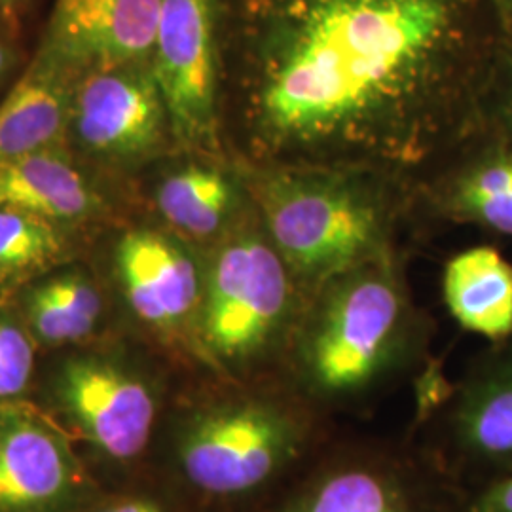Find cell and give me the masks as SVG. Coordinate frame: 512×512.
<instances>
[{
  "instance_id": "1",
  "label": "cell",
  "mask_w": 512,
  "mask_h": 512,
  "mask_svg": "<svg viewBox=\"0 0 512 512\" xmlns=\"http://www.w3.org/2000/svg\"><path fill=\"white\" fill-rule=\"evenodd\" d=\"M243 167H340L418 194L484 131L471 0H238Z\"/></svg>"
},
{
  "instance_id": "2",
  "label": "cell",
  "mask_w": 512,
  "mask_h": 512,
  "mask_svg": "<svg viewBox=\"0 0 512 512\" xmlns=\"http://www.w3.org/2000/svg\"><path fill=\"white\" fill-rule=\"evenodd\" d=\"M256 215L310 296L330 277L395 255L399 220L418 192L340 167H243Z\"/></svg>"
},
{
  "instance_id": "3",
  "label": "cell",
  "mask_w": 512,
  "mask_h": 512,
  "mask_svg": "<svg viewBox=\"0 0 512 512\" xmlns=\"http://www.w3.org/2000/svg\"><path fill=\"white\" fill-rule=\"evenodd\" d=\"M414 311L397 255L334 275L308 296L287 349L306 391L351 399L403 359Z\"/></svg>"
},
{
  "instance_id": "4",
  "label": "cell",
  "mask_w": 512,
  "mask_h": 512,
  "mask_svg": "<svg viewBox=\"0 0 512 512\" xmlns=\"http://www.w3.org/2000/svg\"><path fill=\"white\" fill-rule=\"evenodd\" d=\"M308 294L275 249L255 207L234 226L203 274L198 329L228 365H255L287 349Z\"/></svg>"
},
{
  "instance_id": "5",
  "label": "cell",
  "mask_w": 512,
  "mask_h": 512,
  "mask_svg": "<svg viewBox=\"0 0 512 512\" xmlns=\"http://www.w3.org/2000/svg\"><path fill=\"white\" fill-rule=\"evenodd\" d=\"M150 69L175 147L215 158L222 150L219 0H164Z\"/></svg>"
},
{
  "instance_id": "6",
  "label": "cell",
  "mask_w": 512,
  "mask_h": 512,
  "mask_svg": "<svg viewBox=\"0 0 512 512\" xmlns=\"http://www.w3.org/2000/svg\"><path fill=\"white\" fill-rule=\"evenodd\" d=\"M302 423L277 401L245 399L209 408L186 425L179 459L186 478L213 495L253 492L300 452Z\"/></svg>"
},
{
  "instance_id": "7",
  "label": "cell",
  "mask_w": 512,
  "mask_h": 512,
  "mask_svg": "<svg viewBox=\"0 0 512 512\" xmlns=\"http://www.w3.org/2000/svg\"><path fill=\"white\" fill-rule=\"evenodd\" d=\"M71 128L86 150L118 162L148 160L175 145L150 65L82 74L74 92Z\"/></svg>"
},
{
  "instance_id": "8",
  "label": "cell",
  "mask_w": 512,
  "mask_h": 512,
  "mask_svg": "<svg viewBox=\"0 0 512 512\" xmlns=\"http://www.w3.org/2000/svg\"><path fill=\"white\" fill-rule=\"evenodd\" d=\"M164 0H55L38 54L71 73L150 65Z\"/></svg>"
},
{
  "instance_id": "9",
  "label": "cell",
  "mask_w": 512,
  "mask_h": 512,
  "mask_svg": "<svg viewBox=\"0 0 512 512\" xmlns=\"http://www.w3.org/2000/svg\"><path fill=\"white\" fill-rule=\"evenodd\" d=\"M57 391L99 450L114 459L143 454L156 421V395L143 378L99 359H74L63 366Z\"/></svg>"
},
{
  "instance_id": "10",
  "label": "cell",
  "mask_w": 512,
  "mask_h": 512,
  "mask_svg": "<svg viewBox=\"0 0 512 512\" xmlns=\"http://www.w3.org/2000/svg\"><path fill=\"white\" fill-rule=\"evenodd\" d=\"M116 266L131 310L148 327L175 332L200 317L202 268L181 239L131 230L118 243Z\"/></svg>"
},
{
  "instance_id": "11",
  "label": "cell",
  "mask_w": 512,
  "mask_h": 512,
  "mask_svg": "<svg viewBox=\"0 0 512 512\" xmlns=\"http://www.w3.org/2000/svg\"><path fill=\"white\" fill-rule=\"evenodd\" d=\"M76 486L67 440L33 408L0 404V512L54 507Z\"/></svg>"
},
{
  "instance_id": "12",
  "label": "cell",
  "mask_w": 512,
  "mask_h": 512,
  "mask_svg": "<svg viewBox=\"0 0 512 512\" xmlns=\"http://www.w3.org/2000/svg\"><path fill=\"white\" fill-rule=\"evenodd\" d=\"M420 194L444 219L512 238V137L480 131Z\"/></svg>"
},
{
  "instance_id": "13",
  "label": "cell",
  "mask_w": 512,
  "mask_h": 512,
  "mask_svg": "<svg viewBox=\"0 0 512 512\" xmlns=\"http://www.w3.org/2000/svg\"><path fill=\"white\" fill-rule=\"evenodd\" d=\"M461 456L490 478L512 471V336L494 344L458 391L452 414Z\"/></svg>"
},
{
  "instance_id": "14",
  "label": "cell",
  "mask_w": 512,
  "mask_h": 512,
  "mask_svg": "<svg viewBox=\"0 0 512 512\" xmlns=\"http://www.w3.org/2000/svg\"><path fill=\"white\" fill-rule=\"evenodd\" d=\"M78 74L38 54L0 105V164L55 150L73 124Z\"/></svg>"
},
{
  "instance_id": "15",
  "label": "cell",
  "mask_w": 512,
  "mask_h": 512,
  "mask_svg": "<svg viewBox=\"0 0 512 512\" xmlns=\"http://www.w3.org/2000/svg\"><path fill=\"white\" fill-rule=\"evenodd\" d=\"M156 209L181 236L224 238L251 211L253 202L241 171L211 162H190L169 171L156 186Z\"/></svg>"
},
{
  "instance_id": "16",
  "label": "cell",
  "mask_w": 512,
  "mask_h": 512,
  "mask_svg": "<svg viewBox=\"0 0 512 512\" xmlns=\"http://www.w3.org/2000/svg\"><path fill=\"white\" fill-rule=\"evenodd\" d=\"M442 294L461 329L492 344L512 336V262L492 245L452 256L442 275Z\"/></svg>"
},
{
  "instance_id": "17",
  "label": "cell",
  "mask_w": 512,
  "mask_h": 512,
  "mask_svg": "<svg viewBox=\"0 0 512 512\" xmlns=\"http://www.w3.org/2000/svg\"><path fill=\"white\" fill-rule=\"evenodd\" d=\"M0 207L59 224L92 217L101 202L76 167L46 150L0 164Z\"/></svg>"
},
{
  "instance_id": "18",
  "label": "cell",
  "mask_w": 512,
  "mask_h": 512,
  "mask_svg": "<svg viewBox=\"0 0 512 512\" xmlns=\"http://www.w3.org/2000/svg\"><path fill=\"white\" fill-rule=\"evenodd\" d=\"M101 315V296L84 275L54 277L29 296V319L40 340L74 342L92 332Z\"/></svg>"
},
{
  "instance_id": "19",
  "label": "cell",
  "mask_w": 512,
  "mask_h": 512,
  "mask_svg": "<svg viewBox=\"0 0 512 512\" xmlns=\"http://www.w3.org/2000/svg\"><path fill=\"white\" fill-rule=\"evenodd\" d=\"M287 512H414L389 476L368 467H344L315 480Z\"/></svg>"
},
{
  "instance_id": "20",
  "label": "cell",
  "mask_w": 512,
  "mask_h": 512,
  "mask_svg": "<svg viewBox=\"0 0 512 512\" xmlns=\"http://www.w3.org/2000/svg\"><path fill=\"white\" fill-rule=\"evenodd\" d=\"M65 249V238L54 222L0 207V283L44 270Z\"/></svg>"
},
{
  "instance_id": "21",
  "label": "cell",
  "mask_w": 512,
  "mask_h": 512,
  "mask_svg": "<svg viewBox=\"0 0 512 512\" xmlns=\"http://www.w3.org/2000/svg\"><path fill=\"white\" fill-rule=\"evenodd\" d=\"M35 365V351L27 334L0 317V404L12 401L27 387Z\"/></svg>"
},
{
  "instance_id": "22",
  "label": "cell",
  "mask_w": 512,
  "mask_h": 512,
  "mask_svg": "<svg viewBox=\"0 0 512 512\" xmlns=\"http://www.w3.org/2000/svg\"><path fill=\"white\" fill-rule=\"evenodd\" d=\"M486 128L512 137V55L495 65L490 92L484 107Z\"/></svg>"
},
{
  "instance_id": "23",
  "label": "cell",
  "mask_w": 512,
  "mask_h": 512,
  "mask_svg": "<svg viewBox=\"0 0 512 512\" xmlns=\"http://www.w3.org/2000/svg\"><path fill=\"white\" fill-rule=\"evenodd\" d=\"M467 512H512V471L488 478Z\"/></svg>"
},
{
  "instance_id": "24",
  "label": "cell",
  "mask_w": 512,
  "mask_h": 512,
  "mask_svg": "<svg viewBox=\"0 0 512 512\" xmlns=\"http://www.w3.org/2000/svg\"><path fill=\"white\" fill-rule=\"evenodd\" d=\"M101 512H165V509L160 503H156L154 499L135 497V499L118 501V503L110 505V507L103 509Z\"/></svg>"
},
{
  "instance_id": "25",
  "label": "cell",
  "mask_w": 512,
  "mask_h": 512,
  "mask_svg": "<svg viewBox=\"0 0 512 512\" xmlns=\"http://www.w3.org/2000/svg\"><path fill=\"white\" fill-rule=\"evenodd\" d=\"M12 59H14V54H12L10 46L6 44L4 38L0 37V82L6 78V74L10 71Z\"/></svg>"
},
{
  "instance_id": "26",
  "label": "cell",
  "mask_w": 512,
  "mask_h": 512,
  "mask_svg": "<svg viewBox=\"0 0 512 512\" xmlns=\"http://www.w3.org/2000/svg\"><path fill=\"white\" fill-rule=\"evenodd\" d=\"M25 2L27 0H0V16H10L18 12Z\"/></svg>"
},
{
  "instance_id": "27",
  "label": "cell",
  "mask_w": 512,
  "mask_h": 512,
  "mask_svg": "<svg viewBox=\"0 0 512 512\" xmlns=\"http://www.w3.org/2000/svg\"><path fill=\"white\" fill-rule=\"evenodd\" d=\"M503 4H505V8H507V12L512 18V0H503Z\"/></svg>"
}]
</instances>
